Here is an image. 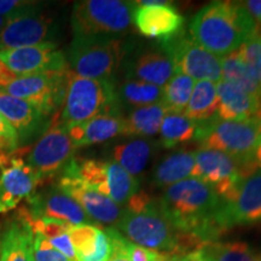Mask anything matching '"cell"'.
Instances as JSON below:
<instances>
[{
  "label": "cell",
  "mask_w": 261,
  "mask_h": 261,
  "mask_svg": "<svg viewBox=\"0 0 261 261\" xmlns=\"http://www.w3.org/2000/svg\"><path fill=\"white\" fill-rule=\"evenodd\" d=\"M0 261H34V232L23 211L0 236Z\"/></svg>",
  "instance_id": "44dd1931"
},
{
  "label": "cell",
  "mask_w": 261,
  "mask_h": 261,
  "mask_svg": "<svg viewBox=\"0 0 261 261\" xmlns=\"http://www.w3.org/2000/svg\"><path fill=\"white\" fill-rule=\"evenodd\" d=\"M0 114L18 133L19 144L34 136L46 116L31 103L0 90Z\"/></svg>",
  "instance_id": "cb8c5ba5"
},
{
  "label": "cell",
  "mask_w": 261,
  "mask_h": 261,
  "mask_svg": "<svg viewBox=\"0 0 261 261\" xmlns=\"http://www.w3.org/2000/svg\"><path fill=\"white\" fill-rule=\"evenodd\" d=\"M189 33L201 47L221 58L236 51L247 39L259 35V24L242 2H213L194 16Z\"/></svg>",
  "instance_id": "7a4b0ae2"
},
{
  "label": "cell",
  "mask_w": 261,
  "mask_h": 261,
  "mask_svg": "<svg viewBox=\"0 0 261 261\" xmlns=\"http://www.w3.org/2000/svg\"><path fill=\"white\" fill-rule=\"evenodd\" d=\"M218 117L224 121H236L261 115V99L238 89L226 81L217 84Z\"/></svg>",
  "instance_id": "603a6c76"
},
{
  "label": "cell",
  "mask_w": 261,
  "mask_h": 261,
  "mask_svg": "<svg viewBox=\"0 0 261 261\" xmlns=\"http://www.w3.org/2000/svg\"><path fill=\"white\" fill-rule=\"evenodd\" d=\"M9 21H10L9 18H6V17H4V16L0 15V33L3 32V29L5 28V25L8 24Z\"/></svg>",
  "instance_id": "ee69618b"
},
{
  "label": "cell",
  "mask_w": 261,
  "mask_h": 261,
  "mask_svg": "<svg viewBox=\"0 0 261 261\" xmlns=\"http://www.w3.org/2000/svg\"><path fill=\"white\" fill-rule=\"evenodd\" d=\"M221 198L211 185L189 178L171 185L159 200L162 213L179 232L192 233L204 243L225 233L219 221Z\"/></svg>",
  "instance_id": "6da1fadb"
},
{
  "label": "cell",
  "mask_w": 261,
  "mask_h": 261,
  "mask_svg": "<svg viewBox=\"0 0 261 261\" xmlns=\"http://www.w3.org/2000/svg\"><path fill=\"white\" fill-rule=\"evenodd\" d=\"M40 9L38 3L23 0H0V15L9 19L17 18Z\"/></svg>",
  "instance_id": "d590c367"
},
{
  "label": "cell",
  "mask_w": 261,
  "mask_h": 261,
  "mask_svg": "<svg viewBox=\"0 0 261 261\" xmlns=\"http://www.w3.org/2000/svg\"><path fill=\"white\" fill-rule=\"evenodd\" d=\"M108 261H129L127 259L125 254H123L121 250L117 249L116 247H114L112 244V255H110L109 260Z\"/></svg>",
  "instance_id": "b9f144b4"
},
{
  "label": "cell",
  "mask_w": 261,
  "mask_h": 261,
  "mask_svg": "<svg viewBox=\"0 0 261 261\" xmlns=\"http://www.w3.org/2000/svg\"><path fill=\"white\" fill-rule=\"evenodd\" d=\"M197 261H261V256L246 242H210L196 250Z\"/></svg>",
  "instance_id": "f1b7e54d"
},
{
  "label": "cell",
  "mask_w": 261,
  "mask_h": 261,
  "mask_svg": "<svg viewBox=\"0 0 261 261\" xmlns=\"http://www.w3.org/2000/svg\"><path fill=\"white\" fill-rule=\"evenodd\" d=\"M112 255V241L108 236L106 228H100L98 233L97 247L92 255L81 261H108Z\"/></svg>",
  "instance_id": "f35d334b"
},
{
  "label": "cell",
  "mask_w": 261,
  "mask_h": 261,
  "mask_svg": "<svg viewBox=\"0 0 261 261\" xmlns=\"http://www.w3.org/2000/svg\"><path fill=\"white\" fill-rule=\"evenodd\" d=\"M18 146V133L0 114V154H12L17 151Z\"/></svg>",
  "instance_id": "74e56055"
},
{
  "label": "cell",
  "mask_w": 261,
  "mask_h": 261,
  "mask_svg": "<svg viewBox=\"0 0 261 261\" xmlns=\"http://www.w3.org/2000/svg\"><path fill=\"white\" fill-rule=\"evenodd\" d=\"M221 80L246 91L261 99V84L254 76L252 70L238 56L237 51L220 58Z\"/></svg>",
  "instance_id": "f546056e"
},
{
  "label": "cell",
  "mask_w": 261,
  "mask_h": 261,
  "mask_svg": "<svg viewBox=\"0 0 261 261\" xmlns=\"http://www.w3.org/2000/svg\"><path fill=\"white\" fill-rule=\"evenodd\" d=\"M116 93L119 103L139 108L159 103L161 100L162 87L126 77L119 89H116Z\"/></svg>",
  "instance_id": "d6a6232c"
},
{
  "label": "cell",
  "mask_w": 261,
  "mask_h": 261,
  "mask_svg": "<svg viewBox=\"0 0 261 261\" xmlns=\"http://www.w3.org/2000/svg\"><path fill=\"white\" fill-rule=\"evenodd\" d=\"M242 5L254 21L257 24H261V0H248V2H242Z\"/></svg>",
  "instance_id": "60d3db41"
},
{
  "label": "cell",
  "mask_w": 261,
  "mask_h": 261,
  "mask_svg": "<svg viewBox=\"0 0 261 261\" xmlns=\"http://www.w3.org/2000/svg\"><path fill=\"white\" fill-rule=\"evenodd\" d=\"M42 184L38 174L23 158L12 154L3 155L0 173V214L15 210L23 200L31 198Z\"/></svg>",
  "instance_id": "4fadbf2b"
},
{
  "label": "cell",
  "mask_w": 261,
  "mask_h": 261,
  "mask_svg": "<svg viewBox=\"0 0 261 261\" xmlns=\"http://www.w3.org/2000/svg\"><path fill=\"white\" fill-rule=\"evenodd\" d=\"M166 112L161 103L135 108L125 117L122 136L126 137H151L158 135Z\"/></svg>",
  "instance_id": "4316f807"
},
{
  "label": "cell",
  "mask_w": 261,
  "mask_h": 261,
  "mask_svg": "<svg viewBox=\"0 0 261 261\" xmlns=\"http://www.w3.org/2000/svg\"><path fill=\"white\" fill-rule=\"evenodd\" d=\"M238 56L248 65L256 80L261 84V37L254 35V37L247 39L237 48Z\"/></svg>",
  "instance_id": "e575fe53"
},
{
  "label": "cell",
  "mask_w": 261,
  "mask_h": 261,
  "mask_svg": "<svg viewBox=\"0 0 261 261\" xmlns=\"http://www.w3.org/2000/svg\"><path fill=\"white\" fill-rule=\"evenodd\" d=\"M196 139L202 148L219 150L241 160H254L261 140V115L236 121H224L215 116L198 123Z\"/></svg>",
  "instance_id": "52a82bcc"
},
{
  "label": "cell",
  "mask_w": 261,
  "mask_h": 261,
  "mask_svg": "<svg viewBox=\"0 0 261 261\" xmlns=\"http://www.w3.org/2000/svg\"><path fill=\"white\" fill-rule=\"evenodd\" d=\"M34 261H74L68 259L51 246L40 234L34 233Z\"/></svg>",
  "instance_id": "8d00e7d4"
},
{
  "label": "cell",
  "mask_w": 261,
  "mask_h": 261,
  "mask_svg": "<svg viewBox=\"0 0 261 261\" xmlns=\"http://www.w3.org/2000/svg\"><path fill=\"white\" fill-rule=\"evenodd\" d=\"M57 187L80 204L90 219L104 225H115L122 215V208L109 197L84 182L75 173L73 160L62 172Z\"/></svg>",
  "instance_id": "9a60e30c"
},
{
  "label": "cell",
  "mask_w": 261,
  "mask_h": 261,
  "mask_svg": "<svg viewBox=\"0 0 261 261\" xmlns=\"http://www.w3.org/2000/svg\"><path fill=\"white\" fill-rule=\"evenodd\" d=\"M48 242H50V244L55 248V249L63 254L64 256H67L68 259L76 261L75 260L74 247L73 244H71L69 234L68 233L61 234V236L52 238V240H48Z\"/></svg>",
  "instance_id": "ab89813d"
},
{
  "label": "cell",
  "mask_w": 261,
  "mask_h": 261,
  "mask_svg": "<svg viewBox=\"0 0 261 261\" xmlns=\"http://www.w3.org/2000/svg\"><path fill=\"white\" fill-rule=\"evenodd\" d=\"M54 35V22L39 12V10H35L10 19L0 33V47L2 50H12L34 46L51 42Z\"/></svg>",
  "instance_id": "ac0fdd59"
},
{
  "label": "cell",
  "mask_w": 261,
  "mask_h": 261,
  "mask_svg": "<svg viewBox=\"0 0 261 261\" xmlns=\"http://www.w3.org/2000/svg\"><path fill=\"white\" fill-rule=\"evenodd\" d=\"M174 74L171 60L161 47L145 48L126 62V77L163 87Z\"/></svg>",
  "instance_id": "ffe728a7"
},
{
  "label": "cell",
  "mask_w": 261,
  "mask_h": 261,
  "mask_svg": "<svg viewBox=\"0 0 261 261\" xmlns=\"http://www.w3.org/2000/svg\"><path fill=\"white\" fill-rule=\"evenodd\" d=\"M75 173L89 187L99 191L116 204H125L139 191V182L121 166L113 161L73 160Z\"/></svg>",
  "instance_id": "30bf717a"
},
{
  "label": "cell",
  "mask_w": 261,
  "mask_h": 261,
  "mask_svg": "<svg viewBox=\"0 0 261 261\" xmlns=\"http://www.w3.org/2000/svg\"><path fill=\"white\" fill-rule=\"evenodd\" d=\"M195 163V151H178L166 156L154 171L155 184L168 188L175 182L192 178Z\"/></svg>",
  "instance_id": "d4e9b609"
},
{
  "label": "cell",
  "mask_w": 261,
  "mask_h": 261,
  "mask_svg": "<svg viewBox=\"0 0 261 261\" xmlns=\"http://www.w3.org/2000/svg\"><path fill=\"white\" fill-rule=\"evenodd\" d=\"M260 37H261V33H260Z\"/></svg>",
  "instance_id": "c3c4849f"
},
{
  "label": "cell",
  "mask_w": 261,
  "mask_h": 261,
  "mask_svg": "<svg viewBox=\"0 0 261 261\" xmlns=\"http://www.w3.org/2000/svg\"><path fill=\"white\" fill-rule=\"evenodd\" d=\"M27 202L31 207L28 212L32 218H50L64 221L71 226L89 224L90 218L80 204L57 185L37 191Z\"/></svg>",
  "instance_id": "d6986e66"
},
{
  "label": "cell",
  "mask_w": 261,
  "mask_h": 261,
  "mask_svg": "<svg viewBox=\"0 0 261 261\" xmlns=\"http://www.w3.org/2000/svg\"><path fill=\"white\" fill-rule=\"evenodd\" d=\"M195 80L184 74L174 73L168 83L162 87V96L160 103L167 113L184 114L190 100Z\"/></svg>",
  "instance_id": "1f68e13d"
},
{
  "label": "cell",
  "mask_w": 261,
  "mask_h": 261,
  "mask_svg": "<svg viewBox=\"0 0 261 261\" xmlns=\"http://www.w3.org/2000/svg\"><path fill=\"white\" fill-rule=\"evenodd\" d=\"M119 104L114 81L87 79L68 70L63 104L54 123L69 128L98 115L119 113Z\"/></svg>",
  "instance_id": "277c9868"
},
{
  "label": "cell",
  "mask_w": 261,
  "mask_h": 261,
  "mask_svg": "<svg viewBox=\"0 0 261 261\" xmlns=\"http://www.w3.org/2000/svg\"><path fill=\"white\" fill-rule=\"evenodd\" d=\"M195 161L192 178L211 185L223 202L230 201L241 180L259 168L254 160H241L205 148L195 151Z\"/></svg>",
  "instance_id": "ba28073f"
},
{
  "label": "cell",
  "mask_w": 261,
  "mask_h": 261,
  "mask_svg": "<svg viewBox=\"0 0 261 261\" xmlns=\"http://www.w3.org/2000/svg\"><path fill=\"white\" fill-rule=\"evenodd\" d=\"M2 51H3V50H2V47H0V52H2Z\"/></svg>",
  "instance_id": "7dc6e473"
},
{
  "label": "cell",
  "mask_w": 261,
  "mask_h": 261,
  "mask_svg": "<svg viewBox=\"0 0 261 261\" xmlns=\"http://www.w3.org/2000/svg\"><path fill=\"white\" fill-rule=\"evenodd\" d=\"M171 60L174 73L184 74L198 81H221L220 58L211 54L197 42L192 40L190 34L181 32L177 37L160 44Z\"/></svg>",
  "instance_id": "9c48e42d"
},
{
  "label": "cell",
  "mask_w": 261,
  "mask_h": 261,
  "mask_svg": "<svg viewBox=\"0 0 261 261\" xmlns=\"http://www.w3.org/2000/svg\"><path fill=\"white\" fill-rule=\"evenodd\" d=\"M254 161H255L257 167L261 168V140L259 145H257L255 152H254Z\"/></svg>",
  "instance_id": "7bdbcfd3"
},
{
  "label": "cell",
  "mask_w": 261,
  "mask_h": 261,
  "mask_svg": "<svg viewBox=\"0 0 261 261\" xmlns=\"http://www.w3.org/2000/svg\"><path fill=\"white\" fill-rule=\"evenodd\" d=\"M128 55V45L123 39L74 37L67 62L69 70L87 79L114 81Z\"/></svg>",
  "instance_id": "8992f818"
},
{
  "label": "cell",
  "mask_w": 261,
  "mask_h": 261,
  "mask_svg": "<svg viewBox=\"0 0 261 261\" xmlns=\"http://www.w3.org/2000/svg\"><path fill=\"white\" fill-rule=\"evenodd\" d=\"M0 61L16 76H28L40 73H61L69 69L67 56L57 48L56 42H45L34 46L3 50Z\"/></svg>",
  "instance_id": "5bb4252c"
},
{
  "label": "cell",
  "mask_w": 261,
  "mask_h": 261,
  "mask_svg": "<svg viewBox=\"0 0 261 261\" xmlns=\"http://www.w3.org/2000/svg\"><path fill=\"white\" fill-rule=\"evenodd\" d=\"M132 23L142 35L163 42L184 32L185 19L169 3L139 2L135 3Z\"/></svg>",
  "instance_id": "e0dca14e"
},
{
  "label": "cell",
  "mask_w": 261,
  "mask_h": 261,
  "mask_svg": "<svg viewBox=\"0 0 261 261\" xmlns=\"http://www.w3.org/2000/svg\"><path fill=\"white\" fill-rule=\"evenodd\" d=\"M169 261H188V259H187V255H184V256H181V255H173Z\"/></svg>",
  "instance_id": "f6af8a7d"
},
{
  "label": "cell",
  "mask_w": 261,
  "mask_h": 261,
  "mask_svg": "<svg viewBox=\"0 0 261 261\" xmlns=\"http://www.w3.org/2000/svg\"><path fill=\"white\" fill-rule=\"evenodd\" d=\"M115 228L140 247L177 255L179 231L162 213L159 201L145 192L139 190L126 202Z\"/></svg>",
  "instance_id": "3957f363"
},
{
  "label": "cell",
  "mask_w": 261,
  "mask_h": 261,
  "mask_svg": "<svg viewBox=\"0 0 261 261\" xmlns=\"http://www.w3.org/2000/svg\"><path fill=\"white\" fill-rule=\"evenodd\" d=\"M198 123L192 121L184 114L167 113L163 117L160 128V142L167 149L175 148L182 143L196 138Z\"/></svg>",
  "instance_id": "4dcf8cb0"
},
{
  "label": "cell",
  "mask_w": 261,
  "mask_h": 261,
  "mask_svg": "<svg viewBox=\"0 0 261 261\" xmlns=\"http://www.w3.org/2000/svg\"><path fill=\"white\" fill-rule=\"evenodd\" d=\"M75 150L67 128L52 122L50 128L29 150L24 161L44 182L64 171L73 160Z\"/></svg>",
  "instance_id": "7c38bea8"
},
{
  "label": "cell",
  "mask_w": 261,
  "mask_h": 261,
  "mask_svg": "<svg viewBox=\"0 0 261 261\" xmlns=\"http://www.w3.org/2000/svg\"><path fill=\"white\" fill-rule=\"evenodd\" d=\"M154 151V145L146 139H133L114 146L113 162L129 173L132 177H138L144 172Z\"/></svg>",
  "instance_id": "484cf974"
},
{
  "label": "cell",
  "mask_w": 261,
  "mask_h": 261,
  "mask_svg": "<svg viewBox=\"0 0 261 261\" xmlns=\"http://www.w3.org/2000/svg\"><path fill=\"white\" fill-rule=\"evenodd\" d=\"M217 84L207 80L195 83L190 100L187 109L184 110V115L196 123H202L217 116Z\"/></svg>",
  "instance_id": "83f0119b"
},
{
  "label": "cell",
  "mask_w": 261,
  "mask_h": 261,
  "mask_svg": "<svg viewBox=\"0 0 261 261\" xmlns=\"http://www.w3.org/2000/svg\"><path fill=\"white\" fill-rule=\"evenodd\" d=\"M68 70L16 77L3 91L31 103L47 117L56 113L63 104Z\"/></svg>",
  "instance_id": "8fae6325"
},
{
  "label": "cell",
  "mask_w": 261,
  "mask_h": 261,
  "mask_svg": "<svg viewBox=\"0 0 261 261\" xmlns=\"http://www.w3.org/2000/svg\"><path fill=\"white\" fill-rule=\"evenodd\" d=\"M125 117L120 113L103 114L67 128L75 149L107 142L122 136Z\"/></svg>",
  "instance_id": "7402d4cb"
},
{
  "label": "cell",
  "mask_w": 261,
  "mask_h": 261,
  "mask_svg": "<svg viewBox=\"0 0 261 261\" xmlns=\"http://www.w3.org/2000/svg\"><path fill=\"white\" fill-rule=\"evenodd\" d=\"M135 3L121 0H83L74 4V37L122 39L132 25Z\"/></svg>",
  "instance_id": "5b68a950"
},
{
  "label": "cell",
  "mask_w": 261,
  "mask_h": 261,
  "mask_svg": "<svg viewBox=\"0 0 261 261\" xmlns=\"http://www.w3.org/2000/svg\"><path fill=\"white\" fill-rule=\"evenodd\" d=\"M99 227L92 224H81L71 226L68 231L74 247L75 260L81 261L92 255L96 250Z\"/></svg>",
  "instance_id": "836d02e7"
},
{
  "label": "cell",
  "mask_w": 261,
  "mask_h": 261,
  "mask_svg": "<svg viewBox=\"0 0 261 261\" xmlns=\"http://www.w3.org/2000/svg\"><path fill=\"white\" fill-rule=\"evenodd\" d=\"M219 220L225 231L261 220V168L242 179L232 198L221 203Z\"/></svg>",
  "instance_id": "2e32d148"
},
{
  "label": "cell",
  "mask_w": 261,
  "mask_h": 261,
  "mask_svg": "<svg viewBox=\"0 0 261 261\" xmlns=\"http://www.w3.org/2000/svg\"><path fill=\"white\" fill-rule=\"evenodd\" d=\"M2 162H3V154H0V173H2Z\"/></svg>",
  "instance_id": "bcb514c9"
}]
</instances>
